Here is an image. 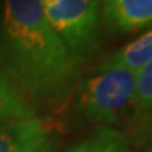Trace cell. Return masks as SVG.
<instances>
[{
  "label": "cell",
  "instance_id": "obj_2",
  "mask_svg": "<svg viewBox=\"0 0 152 152\" xmlns=\"http://www.w3.org/2000/svg\"><path fill=\"white\" fill-rule=\"evenodd\" d=\"M137 72L100 65L77 86V109L93 123L118 124L135 107Z\"/></svg>",
  "mask_w": 152,
  "mask_h": 152
},
{
  "label": "cell",
  "instance_id": "obj_4",
  "mask_svg": "<svg viewBox=\"0 0 152 152\" xmlns=\"http://www.w3.org/2000/svg\"><path fill=\"white\" fill-rule=\"evenodd\" d=\"M0 152H54V135L37 117L14 120L0 127Z\"/></svg>",
  "mask_w": 152,
  "mask_h": 152
},
{
  "label": "cell",
  "instance_id": "obj_7",
  "mask_svg": "<svg viewBox=\"0 0 152 152\" xmlns=\"http://www.w3.org/2000/svg\"><path fill=\"white\" fill-rule=\"evenodd\" d=\"M34 110L21 92L0 72V123L31 118Z\"/></svg>",
  "mask_w": 152,
  "mask_h": 152
},
{
  "label": "cell",
  "instance_id": "obj_9",
  "mask_svg": "<svg viewBox=\"0 0 152 152\" xmlns=\"http://www.w3.org/2000/svg\"><path fill=\"white\" fill-rule=\"evenodd\" d=\"M135 109L138 111L152 110V61L137 72Z\"/></svg>",
  "mask_w": 152,
  "mask_h": 152
},
{
  "label": "cell",
  "instance_id": "obj_8",
  "mask_svg": "<svg viewBox=\"0 0 152 152\" xmlns=\"http://www.w3.org/2000/svg\"><path fill=\"white\" fill-rule=\"evenodd\" d=\"M69 152H132L130 142L118 130L100 127L85 141L79 142Z\"/></svg>",
  "mask_w": 152,
  "mask_h": 152
},
{
  "label": "cell",
  "instance_id": "obj_5",
  "mask_svg": "<svg viewBox=\"0 0 152 152\" xmlns=\"http://www.w3.org/2000/svg\"><path fill=\"white\" fill-rule=\"evenodd\" d=\"M102 20L117 33L152 27V0H100Z\"/></svg>",
  "mask_w": 152,
  "mask_h": 152
},
{
  "label": "cell",
  "instance_id": "obj_6",
  "mask_svg": "<svg viewBox=\"0 0 152 152\" xmlns=\"http://www.w3.org/2000/svg\"><path fill=\"white\" fill-rule=\"evenodd\" d=\"M152 61V28L111 54L102 62L104 66H120L138 72Z\"/></svg>",
  "mask_w": 152,
  "mask_h": 152
},
{
  "label": "cell",
  "instance_id": "obj_3",
  "mask_svg": "<svg viewBox=\"0 0 152 152\" xmlns=\"http://www.w3.org/2000/svg\"><path fill=\"white\" fill-rule=\"evenodd\" d=\"M44 16L76 64L93 58L100 44V0H39Z\"/></svg>",
  "mask_w": 152,
  "mask_h": 152
},
{
  "label": "cell",
  "instance_id": "obj_10",
  "mask_svg": "<svg viewBox=\"0 0 152 152\" xmlns=\"http://www.w3.org/2000/svg\"><path fill=\"white\" fill-rule=\"evenodd\" d=\"M145 152H152V131L149 132V137L147 138V142H145Z\"/></svg>",
  "mask_w": 152,
  "mask_h": 152
},
{
  "label": "cell",
  "instance_id": "obj_1",
  "mask_svg": "<svg viewBox=\"0 0 152 152\" xmlns=\"http://www.w3.org/2000/svg\"><path fill=\"white\" fill-rule=\"evenodd\" d=\"M0 72L38 100H59L79 76V65L44 16L39 0H3Z\"/></svg>",
  "mask_w": 152,
  "mask_h": 152
}]
</instances>
